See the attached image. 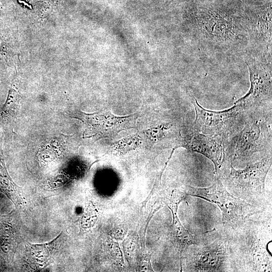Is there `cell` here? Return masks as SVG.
Listing matches in <instances>:
<instances>
[{"label":"cell","mask_w":272,"mask_h":272,"mask_svg":"<svg viewBox=\"0 0 272 272\" xmlns=\"http://www.w3.org/2000/svg\"><path fill=\"white\" fill-rule=\"evenodd\" d=\"M207 1L195 0L186 11L185 20L192 41L211 53L242 56L249 45L245 10Z\"/></svg>","instance_id":"6da1fadb"},{"label":"cell","mask_w":272,"mask_h":272,"mask_svg":"<svg viewBox=\"0 0 272 272\" xmlns=\"http://www.w3.org/2000/svg\"><path fill=\"white\" fill-rule=\"evenodd\" d=\"M228 161L246 165L271 155V117L248 114L242 128L224 144Z\"/></svg>","instance_id":"7a4b0ae2"},{"label":"cell","mask_w":272,"mask_h":272,"mask_svg":"<svg viewBox=\"0 0 272 272\" xmlns=\"http://www.w3.org/2000/svg\"><path fill=\"white\" fill-rule=\"evenodd\" d=\"M242 56L248 69L250 88L236 102L249 115L271 116V54L247 52Z\"/></svg>","instance_id":"3957f363"},{"label":"cell","mask_w":272,"mask_h":272,"mask_svg":"<svg viewBox=\"0 0 272 272\" xmlns=\"http://www.w3.org/2000/svg\"><path fill=\"white\" fill-rule=\"evenodd\" d=\"M185 192L218 206L222 212L224 225L233 230L239 229L249 222L254 215L262 211L258 206L251 205L229 193L220 178L216 175L211 186L199 188L188 185Z\"/></svg>","instance_id":"277c9868"},{"label":"cell","mask_w":272,"mask_h":272,"mask_svg":"<svg viewBox=\"0 0 272 272\" xmlns=\"http://www.w3.org/2000/svg\"><path fill=\"white\" fill-rule=\"evenodd\" d=\"M192 103L195 118L191 128L223 144L242 128L248 116L242 106L236 102L231 107L221 111L204 108L193 96Z\"/></svg>","instance_id":"5b68a950"},{"label":"cell","mask_w":272,"mask_h":272,"mask_svg":"<svg viewBox=\"0 0 272 272\" xmlns=\"http://www.w3.org/2000/svg\"><path fill=\"white\" fill-rule=\"evenodd\" d=\"M271 155L236 169L231 165L221 177L225 187L238 197L252 202L261 201L265 194V181L271 166Z\"/></svg>","instance_id":"8992f818"},{"label":"cell","mask_w":272,"mask_h":272,"mask_svg":"<svg viewBox=\"0 0 272 272\" xmlns=\"http://www.w3.org/2000/svg\"><path fill=\"white\" fill-rule=\"evenodd\" d=\"M193 248L190 257L189 271H226L233 251L232 242L220 238Z\"/></svg>","instance_id":"52a82bcc"},{"label":"cell","mask_w":272,"mask_h":272,"mask_svg":"<svg viewBox=\"0 0 272 272\" xmlns=\"http://www.w3.org/2000/svg\"><path fill=\"white\" fill-rule=\"evenodd\" d=\"M77 116L85 125L84 136L97 139L111 137L121 131L134 128L137 118L135 114L117 116L110 111L91 113L81 111Z\"/></svg>","instance_id":"ba28073f"},{"label":"cell","mask_w":272,"mask_h":272,"mask_svg":"<svg viewBox=\"0 0 272 272\" xmlns=\"http://www.w3.org/2000/svg\"><path fill=\"white\" fill-rule=\"evenodd\" d=\"M187 132L180 137L176 148L183 147L207 157L214 165L215 175L220 178L233 165L227 159L224 144L211 137L193 130L191 126L187 128Z\"/></svg>","instance_id":"9c48e42d"},{"label":"cell","mask_w":272,"mask_h":272,"mask_svg":"<svg viewBox=\"0 0 272 272\" xmlns=\"http://www.w3.org/2000/svg\"><path fill=\"white\" fill-rule=\"evenodd\" d=\"M245 12L249 39L247 52L271 54V3Z\"/></svg>","instance_id":"30bf717a"},{"label":"cell","mask_w":272,"mask_h":272,"mask_svg":"<svg viewBox=\"0 0 272 272\" xmlns=\"http://www.w3.org/2000/svg\"><path fill=\"white\" fill-rule=\"evenodd\" d=\"M246 230V237L243 240V244L240 243L246 246L240 245L239 248L240 252L243 253L246 263L254 271L269 269L271 258L267 251V244L271 234H267L264 228L262 229L255 226L248 228Z\"/></svg>","instance_id":"8fae6325"},{"label":"cell","mask_w":272,"mask_h":272,"mask_svg":"<svg viewBox=\"0 0 272 272\" xmlns=\"http://www.w3.org/2000/svg\"><path fill=\"white\" fill-rule=\"evenodd\" d=\"M183 193H178L175 200H170L168 204L173 217L172 233L174 242L180 251L191 245H199L202 243V238L195 236L187 230L181 224L177 216V206L183 198Z\"/></svg>","instance_id":"7c38bea8"},{"label":"cell","mask_w":272,"mask_h":272,"mask_svg":"<svg viewBox=\"0 0 272 272\" xmlns=\"http://www.w3.org/2000/svg\"><path fill=\"white\" fill-rule=\"evenodd\" d=\"M60 235L52 241L41 244L28 243L27 252L30 259L36 264H46L51 258L56 245V241Z\"/></svg>","instance_id":"4fadbf2b"},{"label":"cell","mask_w":272,"mask_h":272,"mask_svg":"<svg viewBox=\"0 0 272 272\" xmlns=\"http://www.w3.org/2000/svg\"><path fill=\"white\" fill-rule=\"evenodd\" d=\"M2 136L0 135V187L12 192L15 202L17 205L23 206L24 203V196L20 187L13 181L9 174L5 164L2 147Z\"/></svg>","instance_id":"5bb4252c"},{"label":"cell","mask_w":272,"mask_h":272,"mask_svg":"<svg viewBox=\"0 0 272 272\" xmlns=\"http://www.w3.org/2000/svg\"><path fill=\"white\" fill-rule=\"evenodd\" d=\"M142 139L137 134L131 135L115 142L110 148L115 155H124L138 148L141 144Z\"/></svg>","instance_id":"9a60e30c"},{"label":"cell","mask_w":272,"mask_h":272,"mask_svg":"<svg viewBox=\"0 0 272 272\" xmlns=\"http://www.w3.org/2000/svg\"><path fill=\"white\" fill-rule=\"evenodd\" d=\"M18 99L19 94L17 91L13 88H10L6 101L1 111V116L4 121H8L14 117Z\"/></svg>","instance_id":"2e32d148"},{"label":"cell","mask_w":272,"mask_h":272,"mask_svg":"<svg viewBox=\"0 0 272 272\" xmlns=\"http://www.w3.org/2000/svg\"><path fill=\"white\" fill-rule=\"evenodd\" d=\"M0 52L4 55L8 54V49L6 44L3 39L0 37Z\"/></svg>","instance_id":"e0dca14e"},{"label":"cell","mask_w":272,"mask_h":272,"mask_svg":"<svg viewBox=\"0 0 272 272\" xmlns=\"http://www.w3.org/2000/svg\"><path fill=\"white\" fill-rule=\"evenodd\" d=\"M191 1H195V0H191Z\"/></svg>","instance_id":"ac0fdd59"}]
</instances>
